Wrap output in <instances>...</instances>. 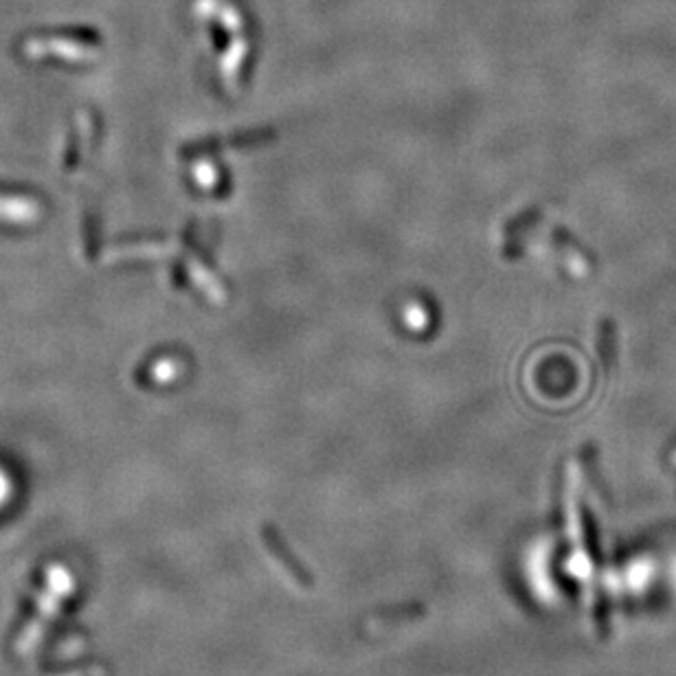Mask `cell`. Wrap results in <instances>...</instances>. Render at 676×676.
<instances>
[{"instance_id": "1", "label": "cell", "mask_w": 676, "mask_h": 676, "mask_svg": "<svg viewBox=\"0 0 676 676\" xmlns=\"http://www.w3.org/2000/svg\"><path fill=\"white\" fill-rule=\"evenodd\" d=\"M68 590H71V578H68V573L64 571L62 567H53L49 571L46 590L40 600L38 615H35V620L25 628L23 637H20V641H18V654L34 652V648L40 643L42 632H45L46 624L51 621V615H55L57 606H60L62 598L68 593Z\"/></svg>"}, {"instance_id": "2", "label": "cell", "mask_w": 676, "mask_h": 676, "mask_svg": "<svg viewBox=\"0 0 676 676\" xmlns=\"http://www.w3.org/2000/svg\"><path fill=\"white\" fill-rule=\"evenodd\" d=\"M273 130H251V132H239V135L225 136V138H209V141H198L194 146L196 154H205L213 150H225V147H236V146H257V143H266L268 138H273Z\"/></svg>"}]
</instances>
